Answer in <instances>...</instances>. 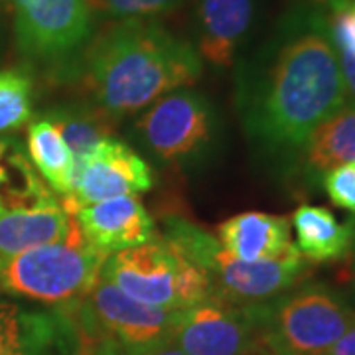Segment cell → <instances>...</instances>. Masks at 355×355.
Returning <instances> with one entry per match:
<instances>
[{
    "mask_svg": "<svg viewBox=\"0 0 355 355\" xmlns=\"http://www.w3.org/2000/svg\"><path fill=\"white\" fill-rule=\"evenodd\" d=\"M345 103L336 48L324 32L310 30L280 46L272 64L243 87L239 111L257 148L288 162Z\"/></svg>",
    "mask_w": 355,
    "mask_h": 355,
    "instance_id": "cell-1",
    "label": "cell"
},
{
    "mask_svg": "<svg viewBox=\"0 0 355 355\" xmlns=\"http://www.w3.org/2000/svg\"><path fill=\"white\" fill-rule=\"evenodd\" d=\"M202 55L186 40L144 18L119 20L83 51V83L111 119L146 109L202 76Z\"/></svg>",
    "mask_w": 355,
    "mask_h": 355,
    "instance_id": "cell-2",
    "label": "cell"
},
{
    "mask_svg": "<svg viewBox=\"0 0 355 355\" xmlns=\"http://www.w3.org/2000/svg\"><path fill=\"white\" fill-rule=\"evenodd\" d=\"M164 241L200 266L211 282L214 298L231 304H263L277 298L304 277L306 263L296 247L277 259L245 263L221 247L217 237L186 219H166Z\"/></svg>",
    "mask_w": 355,
    "mask_h": 355,
    "instance_id": "cell-3",
    "label": "cell"
},
{
    "mask_svg": "<svg viewBox=\"0 0 355 355\" xmlns=\"http://www.w3.org/2000/svg\"><path fill=\"white\" fill-rule=\"evenodd\" d=\"M107 257L73 221L62 241L0 259V292L50 306L79 304L101 279Z\"/></svg>",
    "mask_w": 355,
    "mask_h": 355,
    "instance_id": "cell-4",
    "label": "cell"
},
{
    "mask_svg": "<svg viewBox=\"0 0 355 355\" xmlns=\"http://www.w3.org/2000/svg\"><path fill=\"white\" fill-rule=\"evenodd\" d=\"M263 349L272 355H328L355 326V306L322 284L257 304Z\"/></svg>",
    "mask_w": 355,
    "mask_h": 355,
    "instance_id": "cell-5",
    "label": "cell"
},
{
    "mask_svg": "<svg viewBox=\"0 0 355 355\" xmlns=\"http://www.w3.org/2000/svg\"><path fill=\"white\" fill-rule=\"evenodd\" d=\"M101 277L130 298L172 312L214 298L207 275L164 239L109 254Z\"/></svg>",
    "mask_w": 355,
    "mask_h": 355,
    "instance_id": "cell-6",
    "label": "cell"
},
{
    "mask_svg": "<svg viewBox=\"0 0 355 355\" xmlns=\"http://www.w3.org/2000/svg\"><path fill=\"white\" fill-rule=\"evenodd\" d=\"M137 132L158 160L191 166L211 154L219 139V121L209 99L182 87L148 105L137 123Z\"/></svg>",
    "mask_w": 355,
    "mask_h": 355,
    "instance_id": "cell-7",
    "label": "cell"
},
{
    "mask_svg": "<svg viewBox=\"0 0 355 355\" xmlns=\"http://www.w3.org/2000/svg\"><path fill=\"white\" fill-rule=\"evenodd\" d=\"M188 355H253L265 352L257 304L207 298L178 312L168 336Z\"/></svg>",
    "mask_w": 355,
    "mask_h": 355,
    "instance_id": "cell-8",
    "label": "cell"
},
{
    "mask_svg": "<svg viewBox=\"0 0 355 355\" xmlns=\"http://www.w3.org/2000/svg\"><path fill=\"white\" fill-rule=\"evenodd\" d=\"M71 227L73 217L38 174L0 193V259L62 241Z\"/></svg>",
    "mask_w": 355,
    "mask_h": 355,
    "instance_id": "cell-9",
    "label": "cell"
},
{
    "mask_svg": "<svg viewBox=\"0 0 355 355\" xmlns=\"http://www.w3.org/2000/svg\"><path fill=\"white\" fill-rule=\"evenodd\" d=\"M12 8L18 48L30 58L67 60L91 38L87 0H12Z\"/></svg>",
    "mask_w": 355,
    "mask_h": 355,
    "instance_id": "cell-10",
    "label": "cell"
},
{
    "mask_svg": "<svg viewBox=\"0 0 355 355\" xmlns=\"http://www.w3.org/2000/svg\"><path fill=\"white\" fill-rule=\"evenodd\" d=\"M77 312L81 328L111 338L125 347L164 340L178 318V312L130 298L103 277L77 304Z\"/></svg>",
    "mask_w": 355,
    "mask_h": 355,
    "instance_id": "cell-11",
    "label": "cell"
},
{
    "mask_svg": "<svg viewBox=\"0 0 355 355\" xmlns=\"http://www.w3.org/2000/svg\"><path fill=\"white\" fill-rule=\"evenodd\" d=\"M153 184V170L146 160L125 142L107 137L77 164L73 191L60 200L71 216L85 205L144 193Z\"/></svg>",
    "mask_w": 355,
    "mask_h": 355,
    "instance_id": "cell-12",
    "label": "cell"
},
{
    "mask_svg": "<svg viewBox=\"0 0 355 355\" xmlns=\"http://www.w3.org/2000/svg\"><path fill=\"white\" fill-rule=\"evenodd\" d=\"M71 217L83 237L107 254L144 245L156 235L153 216L137 196H121L85 205Z\"/></svg>",
    "mask_w": 355,
    "mask_h": 355,
    "instance_id": "cell-13",
    "label": "cell"
},
{
    "mask_svg": "<svg viewBox=\"0 0 355 355\" xmlns=\"http://www.w3.org/2000/svg\"><path fill=\"white\" fill-rule=\"evenodd\" d=\"M257 0H198V48L205 62L229 67L249 34Z\"/></svg>",
    "mask_w": 355,
    "mask_h": 355,
    "instance_id": "cell-14",
    "label": "cell"
},
{
    "mask_svg": "<svg viewBox=\"0 0 355 355\" xmlns=\"http://www.w3.org/2000/svg\"><path fill=\"white\" fill-rule=\"evenodd\" d=\"M217 239L231 257L254 263L277 259L294 247L291 219L263 211H245L219 223Z\"/></svg>",
    "mask_w": 355,
    "mask_h": 355,
    "instance_id": "cell-15",
    "label": "cell"
},
{
    "mask_svg": "<svg viewBox=\"0 0 355 355\" xmlns=\"http://www.w3.org/2000/svg\"><path fill=\"white\" fill-rule=\"evenodd\" d=\"M296 233L294 247L312 263L338 261L352 251V229L342 225L328 207L302 203L291 217Z\"/></svg>",
    "mask_w": 355,
    "mask_h": 355,
    "instance_id": "cell-16",
    "label": "cell"
},
{
    "mask_svg": "<svg viewBox=\"0 0 355 355\" xmlns=\"http://www.w3.org/2000/svg\"><path fill=\"white\" fill-rule=\"evenodd\" d=\"M28 158L55 196L67 198L76 184V158L50 116L34 121L28 128Z\"/></svg>",
    "mask_w": 355,
    "mask_h": 355,
    "instance_id": "cell-17",
    "label": "cell"
},
{
    "mask_svg": "<svg viewBox=\"0 0 355 355\" xmlns=\"http://www.w3.org/2000/svg\"><path fill=\"white\" fill-rule=\"evenodd\" d=\"M300 156L306 170L326 174L331 168L355 162V105L345 103L308 137Z\"/></svg>",
    "mask_w": 355,
    "mask_h": 355,
    "instance_id": "cell-18",
    "label": "cell"
},
{
    "mask_svg": "<svg viewBox=\"0 0 355 355\" xmlns=\"http://www.w3.org/2000/svg\"><path fill=\"white\" fill-rule=\"evenodd\" d=\"M50 119L60 128L62 137L73 153L76 164H79L103 139L109 137L111 116L101 109H89L81 105H65L50 113Z\"/></svg>",
    "mask_w": 355,
    "mask_h": 355,
    "instance_id": "cell-19",
    "label": "cell"
},
{
    "mask_svg": "<svg viewBox=\"0 0 355 355\" xmlns=\"http://www.w3.org/2000/svg\"><path fill=\"white\" fill-rule=\"evenodd\" d=\"M60 326L44 314L24 312L20 306L0 300V349H34L53 343Z\"/></svg>",
    "mask_w": 355,
    "mask_h": 355,
    "instance_id": "cell-20",
    "label": "cell"
},
{
    "mask_svg": "<svg viewBox=\"0 0 355 355\" xmlns=\"http://www.w3.org/2000/svg\"><path fill=\"white\" fill-rule=\"evenodd\" d=\"M32 116V81L30 77L6 69L0 71V132L26 125Z\"/></svg>",
    "mask_w": 355,
    "mask_h": 355,
    "instance_id": "cell-21",
    "label": "cell"
},
{
    "mask_svg": "<svg viewBox=\"0 0 355 355\" xmlns=\"http://www.w3.org/2000/svg\"><path fill=\"white\" fill-rule=\"evenodd\" d=\"M182 0H87L91 12L113 20L146 18L174 10Z\"/></svg>",
    "mask_w": 355,
    "mask_h": 355,
    "instance_id": "cell-22",
    "label": "cell"
},
{
    "mask_svg": "<svg viewBox=\"0 0 355 355\" xmlns=\"http://www.w3.org/2000/svg\"><path fill=\"white\" fill-rule=\"evenodd\" d=\"M34 176L36 170L24 150L14 142V139L0 137V193L22 186Z\"/></svg>",
    "mask_w": 355,
    "mask_h": 355,
    "instance_id": "cell-23",
    "label": "cell"
},
{
    "mask_svg": "<svg viewBox=\"0 0 355 355\" xmlns=\"http://www.w3.org/2000/svg\"><path fill=\"white\" fill-rule=\"evenodd\" d=\"M322 186L334 205L355 216V162L331 168L322 174Z\"/></svg>",
    "mask_w": 355,
    "mask_h": 355,
    "instance_id": "cell-24",
    "label": "cell"
},
{
    "mask_svg": "<svg viewBox=\"0 0 355 355\" xmlns=\"http://www.w3.org/2000/svg\"><path fill=\"white\" fill-rule=\"evenodd\" d=\"M330 42L336 51L355 58V0L334 4L330 18Z\"/></svg>",
    "mask_w": 355,
    "mask_h": 355,
    "instance_id": "cell-25",
    "label": "cell"
},
{
    "mask_svg": "<svg viewBox=\"0 0 355 355\" xmlns=\"http://www.w3.org/2000/svg\"><path fill=\"white\" fill-rule=\"evenodd\" d=\"M79 330H81V343L77 347V355H127V347L111 338L99 336L81 326Z\"/></svg>",
    "mask_w": 355,
    "mask_h": 355,
    "instance_id": "cell-26",
    "label": "cell"
},
{
    "mask_svg": "<svg viewBox=\"0 0 355 355\" xmlns=\"http://www.w3.org/2000/svg\"><path fill=\"white\" fill-rule=\"evenodd\" d=\"M127 355H188L184 354L170 338L158 340V342L139 345V347H127Z\"/></svg>",
    "mask_w": 355,
    "mask_h": 355,
    "instance_id": "cell-27",
    "label": "cell"
},
{
    "mask_svg": "<svg viewBox=\"0 0 355 355\" xmlns=\"http://www.w3.org/2000/svg\"><path fill=\"white\" fill-rule=\"evenodd\" d=\"M336 53H338V62H340V69H342L347 103L355 105V58L349 53H342V51H336Z\"/></svg>",
    "mask_w": 355,
    "mask_h": 355,
    "instance_id": "cell-28",
    "label": "cell"
},
{
    "mask_svg": "<svg viewBox=\"0 0 355 355\" xmlns=\"http://www.w3.org/2000/svg\"><path fill=\"white\" fill-rule=\"evenodd\" d=\"M328 355H355V326L331 347Z\"/></svg>",
    "mask_w": 355,
    "mask_h": 355,
    "instance_id": "cell-29",
    "label": "cell"
},
{
    "mask_svg": "<svg viewBox=\"0 0 355 355\" xmlns=\"http://www.w3.org/2000/svg\"><path fill=\"white\" fill-rule=\"evenodd\" d=\"M44 347H34V349H0V355H42Z\"/></svg>",
    "mask_w": 355,
    "mask_h": 355,
    "instance_id": "cell-30",
    "label": "cell"
},
{
    "mask_svg": "<svg viewBox=\"0 0 355 355\" xmlns=\"http://www.w3.org/2000/svg\"><path fill=\"white\" fill-rule=\"evenodd\" d=\"M352 266H349V282H352V291H354V296H355V243H352Z\"/></svg>",
    "mask_w": 355,
    "mask_h": 355,
    "instance_id": "cell-31",
    "label": "cell"
},
{
    "mask_svg": "<svg viewBox=\"0 0 355 355\" xmlns=\"http://www.w3.org/2000/svg\"><path fill=\"white\" fill-rule=\"evenodd\" d=\"M347 225H349V229H352V243H355V216L347 221Z\"/></svg>",
    "mask_w": 355,
    "mask_h": 355,
    "instance_id": "cell-32",
    "label": "cell"
},
{
    "mask_svg": "<svg viewBox=\"0 0 355 355\" xmlns=\"http://www.w3.org/2000/svg\"><path fill=\"white\" fill-rule=\"evenodd\" d=\"M314 2H328V4H331V6H334V4H338V2H343V0H314Z\"/></svg>",
    "mask_w": 355,
    "mask_h": 355,
    "instance_id": "cell-33",
    "label": "cell"
},
{
    "mask_svg": "<svg viewBox=\"0 0 355 355\" xmlns=\"http://www.w3.org/2000/svg\"><path fill=\"white\" fill-rule=\"evenodd\" d=\"M253 355H272V354H268V352H257V354Z\"/></svg>",
    "mask_w": 355,
    "mask_h": 355,
    "instance_id": "cell-34",
    "label": "cell"
}]
</instances>
